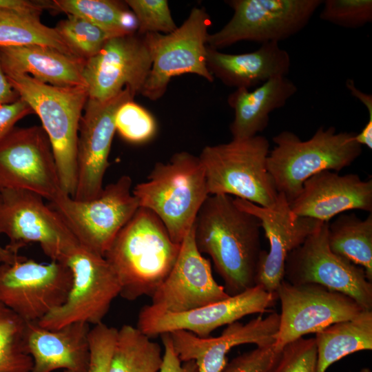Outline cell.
<instances>
[{
    "instance_id": "obj_1",
    "label": "cell",
    "mask_w": 372,
    "mask_h": 372,
    "mask_svg": "<svg viewBox=\"0 0 372 372\" xmlns=\"http://www.w3.org/2000/svg\"><path fill=\"white\" fill-rule=\"evenodd\" d=\"M229 195H209L194 223L197 249L213 260L229 296L256 285V276L263 250L260 223L236 206Z\"/></svg>"
},
{
    "instance_id": "obj_2",
    "label": "cell",
    "mask_w": 372,
    "mask_h": 372,
    "mask_svg": "<svg viewBox=\"0 0 372 372\" xmlns=\"http://www.w3.org/2000/svg\"><path fill=\"white\" fill-rule=\"evenodd\" d=\"M180 244L154 213L139 207L104 255L118 280L119 296L127 300L151 297L172 269Z\"/></svg>"
},
{
    "instance_id": "obj_3",
    "label": "cell",
    "mask_w": 372,
    "mask_h": 372,
    "mask_svg": "<svg viewBox=\"0 0 372 372\" xmlns=\"http://www.w3.org/2000/svg\"><path fill=\"white\" fill-rule=\"evenodd\" d=\"M132 194L139 207L154 213L178 244L209 196L199 157L185 151L174 154L166 163H156L147 180L136 185Z\"/></svg>"
},
{
    "instance_id": "obj_4",
    "label": "cell",
    "mask_w": 372,
    "mask_h": 372,
    "mask_svg": "<svg viewBox=\"0 0 372 372\" xmlns=\"http://www.w3.org/2000/svg\"><path fill=\"white\" fill-rule=\"evenodd\" d=\"M355 134L320 127L307 141L287 130L274 136L275 146L269 151L267 167L277 192L290 203L312 176L323 171L340 172L351 165L362 152Z\"/></svg>"
},
{
    "instance_id": "obj_5",
    "label": "cell",
    "mask_w": 372,
    "mask_h": 372,
    "mask_svg": "<svg viewBox=\"0 0 372 372\" xmlns=\"http://www.w3.org/2000/svg\"><path fill=\"white\" fill-rule=\"evenodd\" d=\"M6 76L19 97L39 117L52 146L62 190L73 197L79 127L88 99L87 87L54 86L28 74Z\"/></svg>"
},
{
    "instance_id": "obj_6",
    "label": "cell",
    "mask_w": 372,
    "mask_h": 372,
    "mask_svg": "<svg viewBox=\"0 0 372 372\" xmlns=\"http://www.w3.org/2000/svg\"><path fill=\"white\" fill-rule=\"evenodd\" d=\"M269 143L263 136L205 146L199 155L209 195H229L271 208L278 192L267 167Z\"/></svg>"
},
{
    "instance_id": "obj_7",
    "label": "cell",
    "mask_w": 372,
    "mask_h": 372,
    "mask_svg": "<svg viewBox=\"0 0 372 372\" xmlns=\"http://www.w3.org/2000/svg\"><path fill=\"white\" fill-rule=\"evenodd\" d=\"M132 186L131 177L123 175L92 199L77 200L62 194L48 205L82 247L104 257L117 234L139 208Z\"/></svg>"
},
{
    "instance_id": "obj_8",
    "label": "cell",
    "mask_w": 372,
    "mask_h": 372,
    "mask_svg": "<svg viewBox=\"0 0 372 372\" xmlns=\"http://www.w3.org/2000/svg\"><path fill=\"white\" fill-rule=\"evenodd\" d=\"M0 234L9 238L5 248L18 255L23 247L38 243L52 261L63 262L79 244L59 215L30 191L0 190Z\"/></svg>"
},
{
    "instance_id": "obj_9",
    "label": "cell",
    "mask_w": 372,
    "mask_h": 372,
    "mask_svg": "<svg viewBox=\"0 0 372 372\" xmlns=\"http://www.w3.org/2000/svg\"><path fill=\"white\" fill-rule=\"evenodd\" d=\"M231 19L208 34L207 46L220 50L242 41L261 44L285 40L309 23L322 0H229Z\"/></svg>"
},
{
    "instance_id": "obj_10",
    "label": "cell",
    "mask_w": 372,
    "mask_h": 372,
    "mask_svg": "<svg viewBox=\"0 0 372 372\" xmlns=\"http://www.w3.org/2000/svg\"><path fill=\"white\" fill-rule=\"evenodd\" d=\"M70 269L72 282L65 302L37 323L48 329L82 322L96 325L110 310L120 294L116 273L103 256L80 245L74 247L64 262Z\"/></svg>"
},
{
    "instance_id": "obj_11",
    "label": "cell",
    "mask_w": 372,
    "mask_h": 372,
    "mask_svg": "<svg viewBox=\"0 0 372 372\" xmlns=\"http://www.w3.org/2000/svg\"><path fill=\"white\" fill-rule=\"evenodd\" d=\"M211 25L204 8H193L183 24L169 34H145L152 65L141 94L151 101L161 99L172 78L194 74L209 82L214 78L206 65L207 30Z\"/></svg>"
},
{
    "instance_id": "obj_12",
    "label": "cell",
    "mask_w": 372,
    "mask_h": 372,
    "mask_svg": "<svg viewBox=\"0 0 372 372\" xmlns=\"http://www.w3.org/2000/svg\"><path fill=\"white\" fill-rule=\"evenodd\" d=\"M328 223H323L288 254L284 280L292 285H320L348 296L364 310L372 311V282L361 267L330 249Z\"/></svg>"
},
{
    "instance_id": "obj_13",
    "label": "cell",
    "mask_w": 372,
    "mask_h": 372,
    "mask_svg": "<svg viewBox=\"0 0 372 372\" xmlns=\"http://www.w3.org/2000/svg\"><path fill=\"white\" fill-rule=\"evenodd\" d=\"M72 282L63 262L24 259L0 263V302L27 323L38 322L66 300Z\"/></svg>"
},
{
    "instance_id": "obj_14",
    "label": "cell",
    "mask_w": 372,
    "mask_h": 372,
    "mask_svg": "<svg viewBox=\"0 0 372 372\" xmlns=\"http://www.w3.org/2000/svg\"><path fill=\"white\" fill-rule=\"evenodd\" d=\"M276 293L281 303L274 342L278 349L304 335L351 320L364 310L348 296L318 284L292 285L283 280Z\"/></svg>"
},
{
    "instance_id": "obj_15",
    "label": "cell",
    "mask_w": 372,
    "mask_h": 372,
    "mask_svg": "<svg viewBox=\"0 0 372 372\" xmlns=\"http://www.w3.org/2000/svg\"><path fill=\"white\" fill-rule=\"evenodd\" d=\"M0 187L30 191L49 202L64 194L42 126L15 127L0 142Z\"/></svg>"
},
{
    "instance_id": "obj_16",
    "label": "cell",
    "mask_w": 372,
    "mask_h": 372,
    "mask_svg": "<svg viewBox=\"0 0 372 372\" xmlns=\"http://www.w3.org/2000/svg\"><path fill=\"white\" fill-rule=\"evenodd\" d=\"M277 300L276 293L255 285L225 300L181 313L163 311L150 304L145 305L139 311L137 328L149 338L176 330L207 338L218 327L248 315L269 311Z\"/></svg>"
},
{
    "instance_id": "obj_17",
    "label": "cell",
    "mask_w": 372,
    "mask_h": 372,
    "mask_svg": "<svg viewBox=\"0 0 372 372\" xmlns=\"http://www.w3.org/2000/svg\"><path fill=\"white\" fill-rule=\"evenodd\" d=\"M152 65V51L145 34L136 32L110 38L85 63L83 75L88 99L103 101L125 87L134 96L141 94Z\"/></svg>"
},
{
    "instance_id": "obj_18",
    "label": "cell",
    "mask_w": 372,
    "mask_h": 372,
    "mask_svg": "<svg viewBox=\"0 0 372 372\" xmlns=\"http://www.w3.org/2000/svg\"><path fill=\"white\" fill-rule=\"evenodd\" d=\"M135 96L128 87L113 97L99 101L88 99L79 127L76 163L77 180L74 196L87 200L103 189V181L109 166L108 158L116 132L115 115L125 103Z\"/></svg>"
},
{
    "instance_id": "obj_19",
    "label": "cell",
    "mask_w": 372,
    "mask_h": 372,
    "mask_svg": "<svg viewBox=\"0 0 372 372\" xmlns=\"http://www.w3.org/2000/svg\"><path fill=\"white\" fill-rule=\"evenodd\" d=\"M240 209L255 216L269 243V251H262L259 260L256 285L276 293L284 280L285 263L288 254L300 246L323 223L299 216L291 210L286 198L278 193L276 204L263 207L238 198L234 199Z\"/></svg>"
},
{
    "instance_id": "obj_20",
    "label": "cell",
    "mask_w": 372,
    "mask_h": 372,
    "mask_svg": "<svg viewBox=\"0 0 372 372\" xmlns=\"http://www.w3.org/2000/svg\"><path fill=\"white\" fill-rule=\"evenodd\" d=\"M213 277L209 260L203 256L194 240V225L185 236L176 261L152 298L154 308L181 313L228 298Z\"/></svg>"
},
{
    "instance_id": "obj_21",
    "label": "cell",
    "mask_w": 372,
    "mask_h": 372,
    "mask_svg": "<svg viewBox=\"0 0 372 372\" xmlns=\"http://www.w3.org/2000/svg\"><path fill=\"white\" fill-rule=\"evenodd\" d=\"M280 324V315L272 312L247 323H231L218 337L200 338L185 330L172 331V345L182 362L194 360L198 372H220L227 362V355L235 347L273 344Z\"/></svg>"
},
{
    "instance_id": "obj_22",
    "label": "cell",
    "mask_w": 372,
    "mask_h": 372,
    "mask_svg": "<svg viewBox=\"0 0 372 372\" xmlns=\"http://www.w3.org/2000/svg\"><path fill=\"white\" fill-rule=\"evenodd\" d=\"M292 212L322 223L352 209L372 211V180L358 174L323 171L308 178L289 203Z\"/></svg>"
},
{
    "instance_id": "obj_23",
    "label": "cell",
    "mask_w": 372,
    "mask_h": 372,
    "mask_svg": "<svg viewBox=\"0 0 372 372\" xmlns=\"http://www.w3.org/2000/svg\"><path fill=\"white\" fill-rule=\"evenodd\" d=\"M90 324L76 322L48 329L37 322L27 323L25 347L33 360L31 372L63 369L87 372L89 359Z\"/></svg>"
},
{
    "instance_id": "obj_24",
    "label": "cell",
    "mask_w": 372,
    "mask_h": 372,
    "mask_svg": "<svg viewBox=\"0 0 372 372\" xmlns=\"http://www.w3.org/2000/svg\"><path fill=\"white\" fill-rule=\"evenodd\" d=\"M207 68L225 85L248 89L278 76H287L291 66L289 53L279 43L261 44L256 50L232 54L207 46Z\"/></svg>"
},
{
    "instance_id": "obj_25",
    "label": "cell",
    "mask_w": 372,
    "mask_h": 372,
    "mask_svg": "<svg viewBox=\"0 0 372 372\" xmlns=\"http://www.w3.org/2000/svg\"><path fill=\"white\" fill-rule=\"evenodd\" d=\"M0 59L6 75L28 74L58 87H87L83 75L85 61L45 45L0 48Z\"/></svg>"
},
{
    "instance_id": "obj_26",
    "label": "cell",
    "mask_w": 372,
    "mask_h": 372,
    "mask_svg": "<svg viewBox=\"0 0 372 372\" xmlns=\"http://www.w3.org/2000/svg\"><path fill=\"white\" fill-rule=\"evenodd\" d=\"M297 91L296 84L284 76L271 78L253 91L236 89L227 99L234 110L229 127L232 139L258 135L268 125L270 113L285 106Z\"/></svg>"
},
{
    "instance_id": "obj_27",
    "label": "cell",
    "mask_w": 372,
    "mask_h": 372,
    "mask_svg": "<svg viewBox=\"0 0 372 372\" xmlns=\"http://www.w3.org/2000/svg\"><path fill=\"white\" fill-rule=\"evenodd\" d=\"M316 372H326L344 357L372 349V311L364 310L355 318L330 325L316 333Z\"/></svg>"
},
{
    "instance_id": "obj_28",
    "label": "cell",
    "mask_w": 372,
    "mask_h": 372,
    "mask_svg": "<svg viewBox=\"0 0 372 372\" xmlns=\"http://www.w3.org/2000/svg\"><path fill=\"white\" fill-rule=\"evenodd\" d=\"M328 244L335 254L361 267L372 282V214L362 220L341 214L328 223Z\"/></svg>"
},
{
    "instance_id": "obj_29",
    "label": "cell",
    "mask_w": 372,
    "mask_h": 372,
    "mask_svg": "<svg viewBox=\"0 0 372 372\" xmlns=\"http://www.w3.org/2000/svg\"><path fill=\"white\" fill-rule=\"evenodd\" d=\"M160 344L137 327L118 329L110 372H158L163 362Z\"/></svg>"
},
{
    "instance_id": "obj_30",
    "label": "cell",
    "mask_w": 372,
    "mask_h": 372,
    "mask_svg": "<svg viewBox=\"0 0 372 372\" xmlns=\"http://www.w3.org/2000/svg\"><path fill=\"white\" fill-rule=\"evenodd\" d=\"M54 10L83 18L114 37L137 31L136 19L126 3L112 0H52Z\"/></svg>"
},
{
    "instance_id": "obj_31",
    "label": "cell",
    "mask_w": 372,
    "mask_h": 372,
    "mask_svg": "<svg viewBox=\"0 0 372 372\" xmlns=\"http://www.w3.org/2000/svg\"><path fill=\"white\" fill-rule=\"evenodd\" d=\"M32 45L49 46L77 57L55 28L44 25L40 18L0 11V48Z\"/></svg>"
},
{
    "instance_id": "obj_32",
    "label": "cell",
    "mask_w": 372,
    "mask_h": 372,
    "mask_svg": "<svg viewBox=\"0 0 372 372\" xmlns=\"http://www.w3.org/2000/svg\"><path fill=\"white\" fill-rule=\"evenodd\" d=\"M27 322L0 302V372H31L25 347Z\"/></svg>"
},
{
    "instance_id": "obj_33",
    "label": "cell",
    "mask_w": 372,
    "mask_h": 372,
    "mask_svg": "<svg viewBox=\"0 0 372 372\" xmlns=\"http://www.w3.org/2000/svg\"><path fill=\"white\" fill-rule=\"evenodd\" d=\"M67 16L54 28L75 56L85 61L96 55L108 39L114 37L83 18Z\"/></svg>"
},
{
    "instance_id": "obj_34",
    "label": "cell",
    "mask_w": 372,
    "mask_h": 372,
    "mask_svg": "<svg viewBox=\"0 0 372 372\" xmlns=\"http://www.w3.org/2000/svg\"><path fill=\"white\" fill-rule=\"evenodd\" d=\"M116 131L125 141L147 143L155 136L157 125L152 114L134 100L123 103L115 115Z\"/></svg>"
},
{
    "instance_id": "obj_35",
    "label": "cell",
    "mask_w": 372,
    "mask_h": 372,
    "mask_svg": "<svg viewBox=\"0 0 372 372\" xmlns=\"http://www.w3.org/2000/svg\"><path fill=\"white\" fill-rule=\"evenodd\" d=\"M125 3L136 19L139 34H166L178 28L167 0H126Z\"/></svg>"
},
{
    "instance_id": "obj_36",
    "label": "cell",
    "mask_w": 372,
    "mask_h": 372,
    "mask_svg": "<svg viewBox=\"0 0 372 372\" xmlns=\"http://www.w3.org/2000/svg\"><path fill=\"white\" fill-rule=\"evenodd\" d=\"M320 18L345 28H358L372 21L371 0H326Z\"/></svg>"
},
{
    "instance_id": "obj_37",
    "label": "cell",
    "mask_w": 372,
    "mask_h": 372,
    "mask_svg": "<svg viewBox=\"0 0 372 372\" xmlns=\"http://www.w3.org/2000/svg\"><path fill=\"white\" fill-rule=\"evenodd\" d=\"M317 346L314 338H300L283 347L271 372H316Z\"/></svg>"
},
{
    "instance_id": "obj_38",
    "label": "cell",
    "mask_w": 372,
    "mask_h": 372,
    "mask_svg": "<svg viewBox=\"0 0 372 372\" xmlns=\"http://www.w3.org/2000/svg\"><path fill=\"white\" fill-rule=\"evenodd\" d=\"M118 329L101 322L88 333L90 351L87 372H110V362Z\"/></svg>"
},
{
    "instance_id": "obj_39",
    "label": "cell",
    "mask_w": 372,
    "mask_h": 372,
    "mask_svg": "<svg viewBox=\"0 0 372 372\" xmlns=\"http://www.w3.org/2000/svg\"><path fill=\"white\" fill-rule=\"evenodd\" d=\"M282 349L274 343L260 346L246 351L227 362L220 372H271Z\"/></svg>"
},
{
    "instance_id": "obj_40",
    "label": "cell",
    "mask_w": 372,
    "mask_h": 372,
    "mask_svg": "<svg viewBox=\"0 0 372 372\" xmlns=\"http://www.w3.org/2000/svg\"><path fill=\"white\" fill-rule=\"evenodd\" d=\"M32 113L31 107L20 97L13 103L0 105V142L11 132L19 121Z\"/></svg>"
},
{
    "instance_id": "obj_41",
    "label": "cell",
    "mask_w": 372,
    "mask_h": 372,
    "mask_svg": "<svg viewBox=\"0 0 372 372\" xmlns=\"http://www.w3.org/2000/svg\"><path fill=\"white\" fill-rule=\"evenodd\" d=\"M164 347L163 362L158 372H198L194 360L182 362L175 352L169 333L161 335Z\"/></svg>"
},
{
    "instance_id": "obj_42",
    "label": "cell",
    "mask_w": 372,
    "mask_h": 372,
    "mask_svg": "<svg viewBox=\"0 0 372 372\" xmlns=\"http://www.w3.org/2000/svg\"><path fill=\"white\" fill-rule=\"evenodd\" d=\"M46 9L54 10L52 1L0 0V11L18 12L40 18Z\"/></svg>"
},
{
    "instance_id": "obj_43",
    "label": "cell",
    "mask_w": 372,
    "mask_h": 372,
    "mask_svg": "<svg viewBox=\"0 0 372 372\" xmlns=\"http://www.w3.org/2000/svg\"><path fill=\"white\" fill-rule=\"evenodd\" d=\"M19 99L18 93L11 85L3 71L0 59V105L13 103Z\"/></svg>"
},
{
    "instance_id": "obj_44",
    "label": "cell",
    "mask_w": 372,
    "mask_h": 372,
    "mask_svg": "<svg viewBox=\"0 0 372 372\" xmlns=\"http://www.w3.org/2000/svg\"><path fill=\"white\" fill-rule=\"evenodd\" d=\"M346 87L349 90L351 94L358 99L366 107L369 115V119H372V95L360 90L355 86L354 81L352 79L347 80Z\"/></svg>"
},
{
    "instance_id": "obj_45",
    "label": "cell",
    "mask_w": 372,
    "mask_h": 372,
    "mask_svg": "<svg viewBox=\"0 0 372 372\" xmlns=\"http://www.w3.org/2000/svg\"><path fill=\"white\" fill-rule=\"evenodd\" d=\"M355 140L361 146L372 149V119H369L361 132L355 134Z\"/></svg>"
},
{
    "instance_id": "obj_46",
    "label": "cell",
    "mask_w": 372,
    "mask_h": 372,
    "mask_svg": "<svg viewBox=\"0 0 372 372\" xmlns=\"http://www.w3.org/2000/svg\"><path fill=\"white\" fill-rule=\"evenodd\" d=\"M25 258L24 256L12 254L5 247L0 246V263L12 264Z\"/></svg>"
},
{
    "instance_id": "obj_47",
    "label": "cell",
    "mask_w": 372,
    "mask_h": 372,
    "mask_svg": "<svg viewBox=\"0 0 372 372\" xmlns=\"http://www.w3.org/2000/svg\"><path fill=\"white\" fill-rule=\"evenodd\" d=\"M360 372H371V371L369 368L364 367L360 370Z\"/></svg>"
},
{
    "instance_id": "obj_48",
    "label": "cell",
    "mask_w": 372,
    "mask_h": 372,
    "mask_svg": "<svg viewBox=\"0 0 372 372\" xmlns=\"http://www.w3.org/2000/svg\"><path fill=\"white\" fill-rule=\"evenodd\" d=\"M63 372H72V371H68V370H64Z\"/></svg>"
},
{
    "instance_id": "obj_49",
    "label": "cell",
    "mask_w": 372,
    "mask_h": 372,
    "mask_svg": "<svg viewBox=\"0 0 372 372\" xmlns=\"http://www.w3.org/2000/svg\"><path fill=\"white\" fill-rule=\"evenodd\" d=\"M1 189V188L0 187V190Z\"/></svg>"
}]
</instances>
